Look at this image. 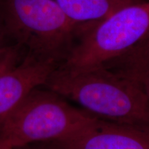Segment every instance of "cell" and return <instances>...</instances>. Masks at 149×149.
I'll list each match as a JSON object with an SVG mask.
<instances>
[{
  "label": "cell",
  "mask_w": 149,
  "mask_h": 149,
  "mask_svg": "<svg viewBox=\"0 0 149 149\" xmlns=\"http://www.w3.org/2000/svg\"><path fill=\"white\" fill-rule=\"evenodd\" d=\"M44 87L100 120L149 126V100L142 86L103 66H58Z\"/></svg>",
  "instance_id": "obj_1"
},
{
  "label": "cell",
  "mask_w": 149,
  "mask_h": 149,
  "mask_svg": "<svg viewBox=\"0 0 149 149\" xmlns=\"http://www.w3.org/2000/svg\"><path fill=\"white\" fill-rule=\"evenodd\" d=\"M0 24L26 54L62 64L84 29L53 0H0Z\"/></svg>",
  "instance_id": "obj_2"
},
{
  "label": "cell",
  "mask_w": 149,
  "mask_h": 149,
  "mask_svg": "<svg viewBox=\"0 0 149 149\" xmlns=\"http://www.w3.org/2000/svg\"><path fill=\"white\" fill-rule=\"evenodd\" d=\"M44 88L34 89L0 124V139L13 147L62 141L99 120Z\"/></svg>",
  "instance_id": "obj_3"
},
{
  "label": "cell",
  "mask_w": 149,
  "mask_h": 149,
  "mask_svg": "<svg viewBox=\"0 0 149 149\" xmlns=\"http://www.w3.org/2000/svg\"><path fill=\"white\" fill-rule=\"evenodd\" d=\"M148 38L149 2L141 1L84 30L59 66H104L127 55Z\"/></svg>",
  "instance_id": "obj_4"
},
{
  "label": "cell",
  "mask_w": 149,
  "mask_h": 149,
  "mask_svg": "<svg viewBox=\"0 0 149 149\" xmlns=\"http://www.w3.org/2000/svg\"><path fill=\"white\" fill-rule=\"evenodd\" d=\"M51 143L57 149H149V126L99 119L73 137Z\"/></svg>",
  "instance_id": "obj_5"
},
{
  "label": "cell",
  "mask_w": 149,
  "mask_h": 149,
  "mask_svg": "<svg viewBox=\"0 0 149 149\" xmlns=\"http://www.w3.org/2000/svg\"><path fill=\"white\" fill-rule=\"evenodd\" d=\"M58 66L26 54L15 66L0 74V124L34 89L44 86Z\"/></svg>",
  "instance_id": "obj_6"
},
{
  "label": "cell",
  "mask_w": 149,
  "mask_h": 149,
  "mask_svg": "<svg viewBox=\"0 0 149 149\" xmlns=\"http://www.w3.org/2000/svg\"><path fill=\"white\" fill-rule=\"evenodd\" d=\"M70 21L82 28L100 23L141 0H53Z\"/></svg>",
  "instance_id": "obj_7"
},
{
  "label": "cell",
  "mask_w": 149,
  "mask_h": 149,
  "mask_svg": "<svg viewBox=\"0 0 149 149\" xmlns=\"http://www.w3.org/2000/svg\"><path fill=\"white\" fill-rule=\"evenodd\" d=\"M23 51L18 44H10L0 48V74L15 66L22 60Z\"/></svg>",
  "instance_id": "obj_8"
},
{
  "label": "cell",
  "mask_w": 149,
  "mask_h": 149,
  "mask_svg": "<svg viewBox=\"0 0 149 149\" xmlns=\"http://www.w3.org/2000/svg\"><path fill=\"white\" fill-rule=\"evenodd\" d=\"M13 149H57L51 142L33 143L13 147Z\"/></svg>",
  "instance_id": "obj_9"
},
{
  "label": "cell",
  "mask_w": 149,
  "mask_h": 149,
  "mask_svg": "<svg viewBox=\"0 0 149 149\" xmlns=\"http://www.w3.org/2000/svg\"><path fill=\"white\" fill-rule=\"evenodd\" d=\"M10 44H14L10 42L8 37H7L5 31H3V28L1 27L0 24V48L4 47V46L10 45Z\"/></svg>",
  "instance_id": "obj_10"
},
{
  "label": "cell",
  "mask_w": 149,
  "mask_h": 149,
  "mask_svg": "<svg viewBox=\"0 0 149 149\" xmlns=\"http://www.w3.org/2000/svg\"><path fill=\"white\" fill-rule=\"evenodd\" d=\"M141 85L142 86L143 88H144L145 93H146V95L149 100V73L147 74L146 77L144 78V79L143 80Z\"/></svg>",
  "instance_id": "obj_11"
},
{
  "label": "cell",
  "mask_w": 149,
  "mask_h": 149,
  "mask_svg": "<svg viewBox=\"0 0 149 149\" xmlns=\"http://www.w3.org/2000/svg\"><path fill=\"white\" fill-rule=\"evenodd\" d=\"M0 149H13V147L6 141L0 139Z\"/></svg>",
  "instance_id": "obj_12"
}]
</instances>
